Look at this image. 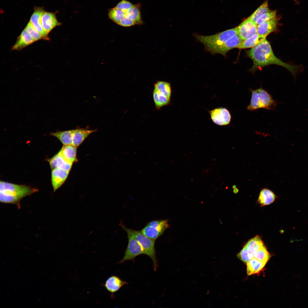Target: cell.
<instances>
[{"instance_id":"cell-1","label":"cell","mask_w":308,"mask_h":308,"mask_svg":"<svg viewBox=\"0 0 308 308\" xmlns=\"http://www.w3.org/2000/svg\"><path fill=\"white\" fill-rule=\"evenodd\" d=\"M246 53L253 61V65L251 69L253 72L266 66L276 64L285 68L295 76L297 72V70L302 69L301 66L286 63L277 58L273 53L270 43L266 39L247 51Z\"/></svg>"},{"instance_id":"cell-2","label":"cell","mask_w":308,"mask_h":308,"mask_svg":"<svg viewBox=\"0 0 308 308\" xmlns=\"http://www.w3.org/2000/svg\"><path fill=\"white\" fill-rule=\"evenodd\" d=\"M36 189L1 181L0 200L4 203L18 204L21 199L37 191Z\"/></svg>"},{"instance_id":"cell-3","label":"cell","mask_w":308,"mask_h":308,"mask_svg":"<svg viewBox=\"0 0 308 308\" xmlns=\"http://www.w3.org/2000/svg\"><path fill=\"white\" fill-rule=\"evenodd\" d=\"M237 34L236 28H234L212 35H195L194 36L199 42L204 44L206 50L211 53L214 50Z\"/></svg>"},{"instance_id":"cell-4","label":"cell","mask_w":308,"mask_h":308,"mask_svg":"<svg viewBox=\"0 0 308 308\" xmlns=\"http://www.w3.org/2000/svg\"><path fill=\"white\" fill-rule=\"evenodd\" d=\"M252 96L250 102L247 109L253 111L259 108L274 110L276 104L271 96L268 92L260 88L256 90H250Z\"/></svg>"},{"instance_id":"cell-5","label":"cell","mask_w":308,"mask_h":308,"mask_svg":"<svg viewBox=\"0 0 308 308\" xmlns=\"http://www.w3.org/2000/svg\"><path fill=\"white\" fill-rule=\"evenodd\" d=\"M120 224L124 230L129 232L134 236L141 246L144 254L147 255L152 259L153 269L155 271L158 267V264L155 248V240L149 238L141 231L127 228L122 223H121Z\"/></svg>"},{"instance_id":"cell-6","label":"cell","mask_w":308,"mask_h":308,"mask_svg":"<svg viewBox=\"0 0 308 308\" xmlns=\"http://www.w3.org/2000/svg\"><path fill=\"white\" fill-rule=\"evenodd\" d=\"M169 226L167 219L154 220L149 222L141 231L149 238L155 240Z\"/></svg>"},{"instance_id":"cell-7","label":"cell","mask_w":308,"mask_h":308,"mask_svg":"<svg viewBox=\"0 0 308 308\" xmlns=\"http://www.w3.org/2000/svg\"><path fill=\"white\" fill-rule=\"evenodd\" d=\"M126 232L128 239V244L124 257L118 263H123L127 260H133L137 256L144 254L141 246L134 236L129 232Z\"/></svg>"},{"instance_id":"cell-8","label":"cell","mask_w":308,"mask_h":308,"mask_svg":"<svg viewBox=\"0 0 308 308\" xmlns=\"http://www.w3.org/2000/svg\"><path fill=\"white\" fill-rule=\"evenodd\" d=\"M211 118L215 124L220 126L228 125L231 119L229 111L224 108H216L209 112Z\"/></svg>"},{"instance_id":"cell-9","label":"cell","mask_w":308,"mask_h":308,"mask_svg":"<svg viewBox=\"0 0 308 308\" xmlns=\"http://www.w3.org/2000/svg\"><path fill=\"white\" fill-rule=\"evenodd\" d=\"M257 27L249 17L236 28L237 34L243 41L257 33Z\"/></svg>"},{"instance_id":"cell-10","label":"cell","mask_w":308,"mask_h":308,"mask_svg":"<svg viewBox=\"0 0 308 308\" xmlns=\"http://www.w3.org/2000/svg\"><path fill=\"white\" fill-rule=\"evenodd\" d=\"M34 12L32 15L30 21L34 27L44 38L45 40H48V33L43 29L41 22L42 16L45 11L43 7H36Z\"/></svg>"},{"instance_id":"cell-11","label":"cell","mask_w":308,"mask_h":308,"mask_svg":"<svg viewBox=\"0 0 308 308\" xmlns=\"http://www.w3.org/2000/svg\"><path fill=\"white\" fill-rule=\"evenodd\" d=\"M242 41L239 36L237 34L214 50L211 53L220 54L225 56L230 50L234 48H238Z\"/></svg>"},{"instance_id":"cell-12","label":"cell","mask_w":308,"mask_h":308,"mask_svg":"<svg viewBox=\"0 0 308 308\" xmlns=\"http://www.w3.org/2000/svg\"><path fill=\"white\" fill-rule=\"evenodd\" d=\"M69 174V172L62 169L57 168L52 169L51 181L54 192L64 184Z\"/></svg>"},{"instance_id":"cell-13","label":"cell","mask_w":308,"mask_h":308,"mask_svg":"<svg viewBox=\"0 0 308 308\" xmlns=\"http://www.w3.org/2000/svg\"><path fill=\"white\" fill-rule=\"evenodd\" d=\"M42 27L48 33L55 27L61 25L58 21L55 14L45 11L41 19Z\"/></svg>"},{"instance_id":"cell-14","label":"cell","mask_w":308,"mask_h":308,"mask_svg":"<svg viewBox=\"0 0 308 308\" xmlns=\"http://www.w3.org/2000/svg\"><path fill=\"white\" fill-rule=\"evenodd\" d=\"M49 163L52 170L57 168L69 172L73 164L67 161L59 151L49 160Z\"/></svg>"},{"instance_id":"cell-15","label":"cell","mask_w":308,"mask_h":308,"mask_svg":"<svg viewBox=\"0 0 308 308\" xmlns=\"http://www.w3.org/2000/svg\"><path fill=\"white\" fill-rule=\"evenodd\" d=\"M128 283L121 280L118 277L112 275L109 277L103 284V286L110 293L111 296L118 291L124 285Z\"/></svg>"},{"instance_id":"cell-16","label":"cell","mask_w":308,"mask_h":308,"mask_svg":"<svg viewBox=\"0 0 308 308\" xmlns=\"http://www.w3.org/2000/svg\"><path fill=\"white\" fill-rule=\"evenodd\" d=\"M279 18L276 16L269 20L261 23L257 26V33L266 36L275 30L277 27Z\"/></svg>"},{"instance_id":"cell-17","label":"cell","mask_w":308,"mask_h":308,"mask_svg":"<svg viewBox=\"0 0 308 308\" xmlns=\"http://www.w3.org/2000/svg\"><path fill=\"white\" fill-rule=\"evenodd\" d=\"M96 130H89L81 128L73 129L72 145L78 147L92 133Z\"/></svg>"},{"instance_id":"cell-18","label":"cell","mask_w":308,"mask_h":308,"mask_svg":"<svg viewBox=\"0 0 308 308\" xmlns=\"http://www.w3.org/2000/svg\"><path fill=\"white\" fill-rule=\"evenodd\" d=\"M35 42L25 29L18 37L16 42L12 47L13 50H21Z\"/></svg>"},{"instance_id":"cell-19","label":"cell","mask_w":308,"mask_h":308,"mask_svg":"<svg viewBox=\"0 0 308 308\" xmlns=\"http://www.w3.org/2000/svg\"><path fill=\"white\" fill-rule=\"evenodd\" d=\"M77 148L72 145H64L59 151L67 161L73 163L78 161Z\"/></svg>"},{"instance_id":"cell-20","label":"cell","mask_w":308,"mask_h":308,"mask_svg":"<svg viewBox=\"0 0 308 308\" xmlns=\"http://www.w3.org/2000/svg\"><path fill=\"white\" fill-rule=\"evenodd\" d=\"M266 37L256 33L248 38L242 41L238 48H252L263 42L266 39Z\"/></svg>"},{"instance_id":"cell-21","label":"cell","mask_w":308,"mask_h":308,"mask_svg":"<svg viewBox=\"0 0 308 308\" xmlns=\"http://www.w3.org/2000/svg\"><path fill=\"white\" fill-rule=\"evenodd\" d=\"M125 16L132 20L135 25L143 23L141 13V4L138 3L133 6L125 13Z\"/></svg>"},{"instance_id":"cell-22","label":"cell","mask_w":308,"mask_h":308,"mask_svg":"<svg viewBox=\"0 0 308 308\" xmlns=\"http://www.w3.org/2000/svg\"><path fill=\"white\" fill-rule=\"evenodd\" d=\"M246 264L247 273L248 275H250L260 271L264 268L266 263L254 258L249 261Z\"/></svg>"},{"instance_id":"cell-23","label":"cell","mask_w":308,"mask_h":308,"mask_svg":"<svg viewBox=\"0 0 308 308\" xmlns=\"http://www.w3.org/2000/svg\"><path fill=\"white\" fill-rule=\"evenodd\" d=\"M73 130L58 131L51 133L50 135L58 139L64 145H72Z\"/></svg>"},{"instance_id":"cell-24","label":"cell","mask_w":308,"mask_h":308,"mask_svg":"<svg viewBox=\"0 0 308 308\" xmlns=\"http://www.w3.org/2000/svg\"><path fill=\"white\" fill-rule=\"evenodd\" d=\"M276 198L274 194L270 190L264 189L261 190L258 201L262 206L269 205L273 203Z\"/></svg>"},{"instance_id":"cell-25","label":"cell","mask_w":308,"mask_h":308,"mask_svg":"<svg viewBox=\"0 0 308 308\" xmlns=\"http://www.w3.org/2000/svg\"><path fill=\"white\" fill-rule=\"evenodd\" d=\"M153 95L155 107L158 110L160 109L164 106L169 105L170 103V100L154 88Z\"/></svg>"},{"instance_id":"cell-26","label":"cell","mask_w":308,"mask_h":308,"mask_svg":"<svg viewBox=\"0 0 308 308\" xmlns=\"http://www.w3.org/2000/svg\"><path fill=\"white\" fill-rule=\"evenodd\" d=\"M264 247L261 237L258 236L250 240L244 246L249 251L253 254Z\"/></svg>"},{"instance_id":"cell-27","label":"cell","mask_w":308,"mask_h":308,"mask_svg":"<svg viewBox=\"0 0 308 308\" xmlns=\"http://www.w3.org/2000/svg\"><path fill=\"white\" fill-rule=\"evenodd\" d=\"M154 88L170 100L172 90L169 82L163 81H158L154 84Z\"/></svg>"},{"instance_id":"cell-28","label":"cell","mask_w":308,"mask_h":308,"mask_svg":"<svg viewBox=\"0 0 308 308\" xmlns=\"http://www.w3.org/2000/svg\"><path fill=\"white\" fill-rule=\"evenodd\" d=\"M125 13L115 7L109 9L108 16L111 20L119 25L125 17Z\"/></svg>"},{"instance_id":"cell-29","label":"cell","mask_w":308,"mask_h":308,"mask_svg":"<svg viewBox=\"0 0 308 308\" xmlns=\"http://www.w3.org/2000/svg\"><path fill=\"white\" fill-rule=\"evenodd\" d=\"M270 10L268 1L264 2L249 17L250 19L256 24L258 19Z\"/></svg>"},{"instance_id":"cell-30","label":"cell","mask_w":308,"mask_h":308,"mask_svg":"<svg viewBox=\"0 0 308 308\" xmlns=\"http://www.w3.org/2000/svg\"><path fill=\"white\" fill-rule=\"evenodd\" d=\"M25 29L35 41L41 39H45L42 35L34 27L30 21L28 23Z\"/></svg>"},{"instance_id":"cell-31","label":"cell","mask_w":308,"mask_h":308,"mask_svg":"<svg viewBox=\"0 0 308 308\" xmlns=\"http://www.w3.org/2000/svg\"><path fill=\"white\" fill-rule=\"evenodd\" d=\"M254 258L266 263L269 260L270 255L264 247L254 253Z\"/></svg>"},{"instance_id":"cell-32","label":"cell","mask_w":308,"mask_h":308,"mask_svg":"<svg viewBox=\"0 0 308 308\" xmlns=\"http://www.w3.org/2000/svg\"><path fill=\"white\" fill-rule=\"evenodd\" d=\"M237 257L242 261L246 264L254 258V254L249 251L244 247L238 254Z\"/></svg>"},{"instance_id":"cell-33","label":"cell","mask_w":308,"mask_h":308,"mask_svg":"<svg viewBox=\"0 0 308 308\" xmlns=\"http://www.w3.org/2000/svg\"><path fill=\"white\" fill-rule=\"evenodd\" d=\"M276 11L269 10L264 14L257 20L256 24L258 26L259 24L266 21L276 16Z\"/></svg>"},{"instance_id":"cell-34","label":"cell","mask_w":308,"mask_h":308,"mask_svg":"<svg viewBox=\"0 0 308 308\" xmlns=\"http://www.w3.org/2000/svg\"><path fill=\"white\" fill-rule=\"evenodd\" d=\"M133 5L131 2L127 0H122L117 4L115 7L126 12Z\"/></svg>"},{"instance_id":"cell-35","label":"cell","mask_w":308,"mask_h":308,"mask_svg":"<svg viewBox=\"0 0 308 308\" xmlns=\"http://www.w3.org/2000/svg\"><path fill=\"white\" fill-rule=\"evenodd\" d=\"M119 25L124 27H129L135 25L132 20L125 16Z\"/></svg>"}]
</instances>
